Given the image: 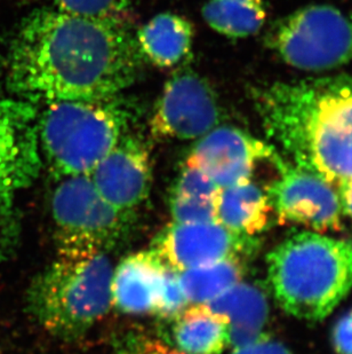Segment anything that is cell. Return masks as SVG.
Returning a JSON list of instances; mask_svg holds the SVG:
<instances>
[{
    "mask_svg": "<svg viewBox=\"0 0 352 354\" xmlns=\"http://www.w3.org/2000/svg\"><path fill=\"white\" fill-rule=\"evenodd\" d=\"M143 57L119 17H86L57 7L29 14L10 40L5 82L31 104L115 97L137 80Z\"/></svg>",
    "mask_w": 352,
    "mask_h": 354,
    "instance_id": "6da1fadb",
    "label": "cell"
},
{
    "mask_svg": "<svg viewBox=\"0 0 352 354\" xmlns=\"http://www.w3.org/2000/svg\"><path fill=\"white\" fill-rule=\"evenodd\" d=\"M266 136L296 167L333 186L352 178V76L275 82L252 90Z\"/></svg>",
    "mask_w": 352,
    "mask_h": 354,
    "instance_id": "7a4b0ae2",
    "label": "cell"
},
{
    "mask_svg": "<svg viewBox=\"0 0 352 354\" xmlns=\"http://www.w3.org/2000/svg\"><path fill=\"white\" fill-rule=\"evenodd\" d=\"M268 281L280 308L301 320L325 319L352 288V240L301 232L266 257Z\"/></svg>",
    "mask_w": 352,
    "mask_h": 354,
    "instance_id": "3957f363",
    "label": "cell"
},
{
    "mask_svg": "<svg viewBox=\"0 0 352 354\" xmlns=\"http://www.w3.org/2000/svg\"><path fill=\"white\" fill-rule=\"evenodd\" d=\"M135 116L119 94L46 104L39 113L41 158L57 179L90 174L130 132Z\"/></svg>",
    "mask_w": 352,
    "mask_h": 354,
    "instance_id": "277c9868",
    "label": "cell"
},
{
    "mask_svg": "<svg viewBox=\"0 0 352 354\" xmlns=\"http://www.w3.org/2000/svg\"><path fill=\"white\" fill-rule=\"evenodd\" d=\"M113 273L106 254H57L29 288L30 313L57 337L81 336L113 305Z\"/></svg>",
    "mask_w": 352,
    "mask_h": 354,
    "instance_id": "5b68a950",
    "label": "cell"
},
{
    "mask_svg": "<svg viewBox=\"0 0 352 354\" xmlns=\"http://www.w3.org/2000/svg\"><path fill=\"white\" fill-rule=\"evenodd\" d=\"M266 45L300 71H333L352 62V17L326 3L302 7L273 22Z\"/></svg>",
    "mask_w": 352,
    "mask_h": 354,
    "instance_id": "8992f818",
    "label": "cell"
},
{
    "mask_svg": "<svg viewBox=\"0 0 352 354\" xmlns=\"http://www.w3.org/2000/svg\"><path fill=\"white\" fill-rule=\"evenodd\" d=\"M57 254H106L125 236L130 214L97 192L90 174L59 178L50 198Z\"/></svg>",
    "mask_w": 352,
    "mask_h": 354,
    "instance_id": "52a82bcc",
    "label": "cell"
},
{
    "mask_svg": "<svg viewBox=\"0 0 352 354\" xmlns=\"http://www.w3.org/2000/svg\"><path fill=\"white\" fill-rule=\"evenodd\" d=\"M221 106L207 80L191 71L168 80L150 118V132L158 140L200 139L221 122Z\"/></svg>",
    "mask_w": 352,
    "mask_h": 354,
    "instance_id": "ba28073f",
    "label": "cell"
},
{
    "mask_svg": "<svg viewBox=\"0 0 352 354\" xmlns=\"http://www.w3.org/2000/svg\"><path fill=\"white\" fill-rule=\"evenodd\" d=\"M273 162L280 177L270 185L266 195L277 217L316 232L338 230L342 209L335 186L310 171L289 164L277 154Z\"/></svg>",
    "mask_w": 352,
    "mask_h": 354,
    "instance_id": "9c48e42d",
    "label": "cell"
},
{
    "mask_svg": "<svg viewBox=\"0 0 352 354\" xmlns=\"http://www.w3.org/2000/svg\"><path fill=\"white\" fill-rule=\"evenodd\" d=\"M41 165L37 104L0 100V196L13 198L36 180Z\"/></svg>",
    "mask_w": 352,
    "mask_h": 354,
    "instance_id": "30bf717a",
    "label": "cell"
},
{
    "mask_svg": "<svg viewBox=\"0 0 352 354\" xmlns=\"http://www.w3.org/2000/svg\"><path fill=\"white\" fill-rule=\"evenodd\" d=\"M256 241L229 231L217 221L174 223L157 236L153 251L167 268L186 271L215 261L251 254Z\"/></svg>",
    "mask_w": 352,
    "mask_h": 354,
    "instance_id": "8fae6325",
    "label": "cell"
},
{
    "mask_svg": "<svg viewBox=\"0 0 352 354\" xmlns=\"http://www.w3.org/2000/svg\"><path fill=\"white\" fill-rule=\"evenodd\" d=\"M271 146L235 127L219 125L197 141L186 164L197 167L219 188L249 180L256 164L273 160Z\"/></svg>",
    "mask_w": 352,
    "mask_h": 354,
    "instance_id": "7c38bea8",
    "label": "cell"
},
{
    "mask_svg": "<svg viewBox=\"0 0 352 354\" xmlns=\"http://www.w3.org/2000/svg\"><path fill=\"white\" fill-rule=\"evenodd\" d=\"M90 177L106 202L130 214L151 189L153 163L148 145L137 134L127 132Z\"/></svg>",
    "mask_w": 352,
    "mask_h": 354,
    "instance_id": "4fadbf2b",
    "label": "cell"
},
{
    "mask_svg": "<svg viewBox=\"0 0 352 354\" xmlns=\"http://www.w3.org/2000/svg\"><path fill=\"white\" fill-rule=\"evenodd\" d=\"M166 265L155 251H141L125 258L111 277V301L126 315L156 313Z\"/></svg>",
    "mask_w": 352,
    "mask_h": 354,
    "instance_id": "5bb4252c",
    "label": "cell"
},
{
    "mask_svg": "<svg viewBox=\"0 0 352 354\" xmlns=\"http://www.w3.org/2000/svg\"><path fill=\"white\" fill-rule=\"evenodd\" d=\"M205 305L226 321L233 348L249 344L263 334L269 308L266 295L255 286L240 281Z\"/></svg>",
    "mask_w": 352,
    "mask_h": 354,
    "instance_id": "9a60e30c",
    "label": "cell"
},
{
    "mask_svg": "<svg viewBox=\"0 0 352 354\" xmlns=\"http://www.w3.org/2000/svg\"><path fill=\"white\" fill-rule=\"evenodd\" d=\"M193 26L179 14H158L137 31V41L143 60L159 68L175 67L193 47Z\"/></svg>",
    "mask_w": 352,
    "mask_h": 354,
    "instance_id": "2e32d148",
    "label": "cell"
},
{
    "mask_svg": "<svg viewBox=\"0 0 352 354\" xmlns=\"http://www.w3.org/2000/svg\"><path fill=\"white\" fill-rule=\"evenodd\" d=\"M266 192L249 180L219 188L216 196V221L243 236L264 231L271 214Z\"/></svg>",
    "mask_w": 352,
    "mask_h": 354,
    "instance_id": "e0dca14e",
    "label": "cell"
},
{
    "mask_svg": "<svg viewBox=\"0 0 352 354\" xmlns=\"http://www.w3.org/2000/svg\"><path fill=\"white\" fill-rule=\"evenodd\" d=\"M174 348L186 354H221L229 345L228 324L205 304H193L176 315Z\"/></svg>",
    "mask_w": 352,
    "mask_h": 354,
    "instance_id": "ac0fdd59",
    "label": "cell"
},
{
    "mask_svg": "<svg viewBox=\"0 0 352 354\" xmlns=\"http://www.w3.org/2000/svg\"><path fill=\"white\" fill-rule=\"evenodd\" d=\"M204 20L217 34L243 39L261 31L266 24V0H207Z\"/></svg>",
    "mask_w": 352,
    "mask_h": 354,
    "instance_id": "d6986e66",
    "label": "cell"
},
{
    "mask_svg": "<svg viewBox=\"0 0 352 354\" xmlns=\"http://www.w3.org/2000/svg\"><path fill=\"white\" fill-rule=\"evenodd\" d=\"M243 274L239 258H230L181 272L179 280L189 303L208 304L239 283Z\"/></svg>",
    "mask_w": 352,
    "mask_h": 354,
    "instance_id": "ffe728a7",
    "label": "cell"
},
{
    "mask_svg": "<svg viewBox=\"0 0 352 354\" xmlns=\"http://www.w3.org/2000/svg\"><path fill=\"white\" fill-rule=\"evenodd\" d=\"M170 212L174 223L198 224L216 221L215 198L170 196Z\"/></svg>",
    "mask_w": 352,
    "mask_h": 354,
    "instance_id": "44dd1931",
    "label": "cell"
},
{
    "mask_svg": "<svg viewBox=\"0 0 352 354\" xmlns=\"http://www.w3.org/2000/svg\"><path fill=\"white\" fill-rule=\"evenodd\" d=\"M189 301L183 290L179 272L167 268L164 272L156 313L162 317H175L186 308Z\"/></svg>",
    "mask_w": 352,
    "mask_h": 354,
    "instance_id": "7402d4cb",
    "label": "cell"
},
{
    "mask_svg": "<svg viewBox=\"0 0 352 354\" xmlns=\"http://www.w3.org/2000/svg\"><path fill=\"white\" fill-rule=\"evenodd\" d=\"M219 187L203 171L197 167L184 165L181 171L175 186L174 196L199 197V198H215L219 194Z\"/></svg>",
    "mask_w": 352,
    "mask_h": 354,
    "instance_id": "603a6c76",
    "label": "cell"
},
{
    "mask_svg": "<svg viewBox=\"0 0 352 354\" xmlns=\"http://www.w3.org/2000/svg\"><path fill=\"white\" fill-rule=\"evenodd\" d=\"M54 6L86 17H120L132 0H52Z\"/></svg>",
    "mask_w": 352,
    "mask_h": 354,
    "instance_id": "cb8c5ba5",
    "label": "cell"
},
{
    "mask_svg": "<svg viewBox=\"0 0 352 354\" xmlns=\"http://www.w3.org/2000/svg\"><path fill=\"white\" fill-rule=\"evenodd\" d=\"M14 230L13 198L0 196V264L8 254L15 236Z\"/></svg>",
    "mask_w": 352,
    "mask_h": 354,
    "instance_id": "d4e9b609",
    "label": "cell"
},
{
    "mask_svg": "<svg viewBox=\"0 0 352 354\" xmlns=\"http://www.w3.org/2000/svg\"><path fill=\"white\" fill-rule=\"evenodd\" d=\"M231 354H293L287 346L275 341L273 338L262 334L257 339L249 343V344L243 345V346H237L233 348Z\"/></svg>",
    "mask_w": 352,
    "mask_h": 354,
    "instance_id": "484cf974",
    "label": "cell"
},
{
    "mask_svg": "<svg viewBox=\"0 0 352 354\" xmlns=\"http://www.w3.org/2000/svg\"><path fill=\"white\" fill-rule=\"evenodd\" d=\"M332 342L338 354H352V308L336 322Z\"/></svg>",
    "mask_w": 352,
    "mask_h": 354,
    "instance_id": "4316f807",
    "label": "cell"
},
{
    "mask_svg": "<svg viewBox=\"0 0 352 354\" xmlns=\"http://www.w3.org/2000/svg\"><path fill=\"white\" fill-rule=\"evenodd\" d=\"M130 354H186L176 348H172L163 342L153 338H143L132 345Z\"/></svg>",
    "mask_w": 352,
    "mask_h": 354,
    "instance_id": "83f0119b",
    "label": "cell"
},
{
    "mask_svg": "<svg viewBox=\"0 0 352 354\" xmlns=\"http://www.w3.org/2000/svg\"><path fill=\"white\" fill-rule=\"evenodd\" d=\"M342 214L352 218V178L336 186Z\"/></svg>",
    "mask_w": 352,
    "mask_h": 354,
    "instance_id": "f1b7e54d",
    "label": "cell"
}]
</instances>
